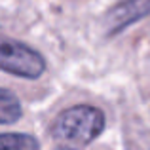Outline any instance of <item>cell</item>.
Here are the masks:
<instances>
[{
  "label": "cell",
  "mask_w": 150,
  "mask_h": 150,
  "mask_svg": "<svg viewBox=\"0 0 150 150\" xmlns=\"http://www.w3.org/2000/svg\"><path fill=\"white\" fill-rule=\"evenodd\" d=\"M0 70L19 78L34 80L46 70V59L30 46L0 34Z\"/></svg>",
  "instance_id": "2"
},
{
  "label": "cell",
  "mask_w": 150,
  "mask_h": 150,
  "mask_svg": "<svg viewBox=\"0 0 150 150\" xmlns=\"http://www.w3.org/2000/svg\"><path fill=\"white\" fill-rule=\"evenodd\" d=\"M150 15V0H124L106 11L103 19L106 36H116L129 25Z\"/></svg>",
  "instance_id": "3"
},
{
  "label": "cell",
  "mask_w": 150,
  "mask_h": 150,
  "mask_svg": "<svg viewBox=\"0 0 150 150\" xmlns=\"http://www.w3.org/2000/svg\"><path fill=\"white\" fill-rule=\"evenodd\" d=\"M0 150H40V143L29 133H2Z\"/></svg>",
  "instance_id": "5"
},
{
  "label": "cell",
  "mask_w": 150,
  "mask_h": 150,
  "mask_svg": "<svg viewBox=\"0 0 150 150\" xmlns=\"http://www.w3.org/2000/svg\"><path fill=\"white\" fill-rule=\"evenodd\" d=\"M105 112L91 105H76L63 110L51 124V137L63 146L82 148L103 133Z\"/></svg>",
  "instance_id": "1"
},
{
  "label": "cell",
  "mask_w": 150,
  "mask_h": 150,
  "mask_svg": "<svg viewBox=\"0 0 150 150\" xmlns=\"http://www.w3.org/2000/svg\"><path fill=\"white\" fill-rule=\"evenodd\" d=\"M23 116V106L17 95L0 88V124H13Z\"/></svg>",
  "instance_id": "4"
},
{
  "label": "cell",
  "mask_w": 150,
  "mask_h": 150,
  "mask_svg": "<svg viewBox=\"0 0 150 150\" xmlns=\"http://www.w3.org/2000/svg\"><path fill=\"white\" fill-rule=\"evenodd\" d=\"M61 150H80V148H70V146H65V148H61Z\"/></svg>",
  "instance_id": "6"
}]
</instances>
